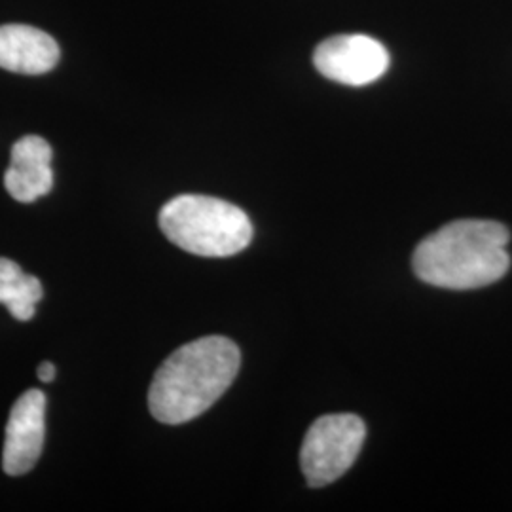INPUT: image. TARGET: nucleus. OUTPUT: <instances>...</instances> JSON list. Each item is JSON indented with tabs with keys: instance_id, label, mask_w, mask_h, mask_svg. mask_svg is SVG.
Instances as JSON below:
<instances>
[{
	"instance_id": "nucleus-6",
	"label": "nucleus",
	"mask_w": 512,
	"mask_h": 512,
	"mask_svg": "<svg viewBox=\"0 0 512 512\" xmlns=\"http://www.w3.org/2000/svg\"><path fill=\"white\" fill-rule=\"evenodd\" d=\"M46 435V395L29 389L19 397L6 423L2 469L10 476L27 475L40 459Z\"/></svg>"
},
{
	"instance_id": "nucleus-10",
	"label": "nucleus",
	"mask_w": 512,
	"mask_h": 512,
	"mask_svg": "<svg viewBox=\"0 0 512 512\" xmlns=\"http://www.w3.org/2000/svg\"><path fill=\"white\" fill-rule=\"evenodd\" d=\"M37 376L38 380H40V382H44V384L54 382L55 366L52 365V363H48V361H44L42 365L38 366Z\"/></svg>"
},
{
	"instance_id": "nucleus-2",
	"label": "nucleus",
	"mask_w": 512,
	"mask_h": 512,
	"mask_svg": "<svg viewBox=\"0 0 512 512\" xmlns=\"http://www.w3.org/2000/svg\"><path fill=\"white\" fill-rule=\"evenodd\" d=\"M509 230L494 220H456L421 241L412 258L423 283L452 291L488 287L507 274Z\"/></svg>"
},
{
	"instance_id": "nucleus-9",
	"label": "nucleus",
	"mask_w": 512,
	"mask_h": 512,
	"mask_svg": "<svg viewBox=\"0 0 512 512\" xmlns=\"http://www.w3.org/2000/svg\"><path fill=\"white\" fill-rule=\"evenodd\" d=\"M42 294L38 277L23 274L14 260L0 258V304L10 310L14 319L31 321Z\"/></svg>"
},
{
	"instance_id": "nucleus-7",
	"label": "nucleus",
	"mask_w": 512,
	"mask_h": 512,
	"mask_svg": "<svg viewBox=\"0 0 512 512\" xmlns=\"http://www.w3.org/2000/svg\"><path fill=\"white\" fill-rule=\"evenodd\" d=\"M54 150L38 135H25L12 147L10 167L4 173L8 194L21 203L37 202L54 188Z\"/></svg>"
},
{
	"instance_id": "nucleus-8",
	"label": "nucleus",
	"mask_w": 512,
	"mask_h": 512,
	"mask_svg": "<svg viewBox=\"0 0 512 512\" xmlns=\"http://www.w3.org/2000/svg\"><path fill=\"white\" fill-rule=\"evenodd\" d=\"M59 57V44L42 29L19 23L0 25V69L37 76L54 71Z\"/></svg>"
},
{
	"instance_id": "nucleus-1",
	"label": "nucleus",
	"mask_w": 512,
	"mask_h": 512,
	"mask_svg": "<svg viewBox=\"0 0 512 512\" xmlns=\"http://www.w3.org/2000/svg\"><path fill=\"white\" fill-rule=\"evenodd\" d=\"M239 365V348L226 336H205L175 349L150 385L152 416L165 425H181L202 416L236 380Z\"/></svg>"
},
{
	"instance_id": "nucleus-5",
	"label": "nucleus",
	"mask_w": 512,
	"mask_h": 512,
	"mask_svg": "<svg viewBox=\"0 0 512 512\" xmlns=\"http://www.w3.org/2000/svg\"><path fill=\"white\" fill-rule=\"evenodd\" d=\"M389 52L368 35H338L323 40L313 54V65L332 82L361 88L380 80L389 69Z\"/></svg>"
},
{
	"instance_id": "nucleus-4",
	"label": "nucleus",
	"mask_w": 512,
	"mask_h": 512,
	"mask_svg": "<svg viewBox=\"0 0 512 512\" xmlns=\"http://www.w3.org/2000/svg\"><path fill=\"white\" fill-rule=\"evenodd\" d=\"M365 421L355 414H329L311 423L300 450V467L311 488L346 475L365 444Z\"/></svg>"
},
{
	"instance_id": "nucleus-3",
	"label": "nucleus",
	"mask_w": 512,
	"mask_h": 512,
	"mask_svg": "<svg viewBox=\"0 0 512 512\" xmlns=\"http://www.w3.org/2000/svg\"><path fill=\"white\" fill-rule=\"evenodd\" d=\"M160 228L186 253L226 258L241 253L253 239V224L234 203L211 196L184 194L165 203Z\"/></svg>"
}]
</instances>
